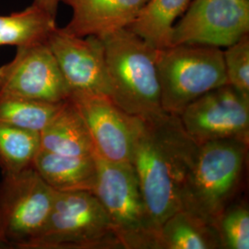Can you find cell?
Wrapping results in <instances>:
<instances>
[{
    "label": "cell",
    "instance_id": "obj_1",
    "mask_svg": "<svg viewBox=\"0 0 249 249\" xmlns=\"http://www.w3.org/2000/svg\"><path fill=\"white\" fill-rule=\"evenodd\" d=\"M198 144L183 127L179 116L162 112L142 118L131 163L154 227L182 210V193L196 158Z\"/></svg>",
    "mask_w": 249,
    "mask_h": 249
},
{
    "label": "cell",
    "instance_id": "obj_2",
    "mask_svg": "<svg viewBox=\"0 0 249 249\" xmlns=\"http://www.w3.org/2000/svg\"><path fill=\"white\" fill-rule=\"evenodd\" d=\"M102 39L109 97L125 113L151 118L164 112L156 67V48L128 29Z\"/></svg>",
    "mask_w": 249,
    "mask_h": 249
},
{
    "label": "cell",
    "instance_id": "obj_3",
    "mask_svg": "<svg viewBox=\"0 0 249 249\" xmlns=\"http://www.w3.org/2000/svg\"><path fill=\"white\" fill-rule=\"evenodd\" d=\"M248 147L235 140L198 145L183 188L182 210L217 228L221 215L238 187Z\"/></svg>",
    "mask_w": 249,
    "mask_h": 249
},
{
    "label": "cell",
    "instance_id": "obj_4",
    "mask_svg": "<svg viewBox=\"0 0 249 249\" xmlns=\"http://www.w3.org/2000/svg\"><path fill=\"white\" fill-rule=\"evenodd\" d=\"M122 249L107 211L90 191L56 192L45 224L25 249Z\"/></svg>",
    "mask_w": 249,
    "mask_h": 249
},
{
    "label": "cell",
    "instance_id": "obj_5",
    "mask_svg": "<svg viewBox=\"0 0 249 249\" xmlns=\"http://www.w3.org/2000/svg\"><path fill=\"white\" fill-rule=\"evenodd\" d=\"M160 106L179 116L186 107L212 89L228 84L223 51L215 46L181 44L156 50Z\"/></svg>",
    "mask_w": 249,
    "mask_h": 249
},
{
    "label": "cell",
    "instance_id": "obj_6",
    "mask_svg": "<svg viewBox=\"0 0 249 249\" xmlns=\"http://www.w3.org/2000/svg\"><path fill=\"white\" fill-rule=\"evenodd\" d=\"M95 157L92 193L110 217L122 249H160L159 231L151 222L132 163Z\"/></svg>",
    "mask_w": 249,
    "mask_h": 249
},
{
    "label": "cell",
    "instance_id": "obj_7",
    "mask_svg": "<svg viewBox=\"0 0 249 249\" xmlns=\"http://www.w3.org/2000/svg\"><path fill=\"white\" fill-rule=\"evenodd\" d=\"M55 191L34 167L3 175L0 183V241L6 249H26L50 213Z\"/></svg>",
    "mask_w": 249,
    "mask_h": 249
},
{
    "label": "cell",
    "instance_id": "obj_8",
    "mask_svg": "<svg viewBox=\"0 0 249 249\" xmlns=\"http://www.w3.org/2000/svg\"><path fill=\"white\" fill-rule=\"evenodd\" d=\"M178 116L187 135L198 145L222 140L249 145V99L229 84L201 95Z\"/></svg>",
    "mask_w": 249,
    "mask_h": 249
},
{
    "label": "cell",
    "instance_id": "obj_9",
    "mask_svg": "<svg viewBox=\"0 0 249 249\" xmlns=\"http://www.w3.org/2000/svg\"><path fill=\"white\" fill-rule=\"evenodd\" d=\"M249 34V0H192L172 28L171 45L228 47Z\"/></svg>",
    "mask_w": 249,
    "mask_h": 249
},
{
    "label": "cell",
    "instance_id": "obj_10",
    "mask_svg": "<svg viewBox=\"0 0 249 249\" xmlns=\"http://www.w3.org/2000/svg\"><path fill=\"white\" fill-rule=\"evenodd\" d=\"M0 92L22 98L62 103L71 89L46 42L18 46L15 57L0 67Z\"/></svg>",
    "mask_w": 249,
    "mask_h": 249
},
{
    "label": "cell",
    "instance_id": "obj_11",
    "mask_svg": "<svg viewBox=\"0 0 249 249\" xmlns=\"http://www.w3.org/2000/svg\"><path fill=\"white\" fill-rule=\"evenodd\" d=\"M69 99L88 126L95 155L109 161L131 163L142 118L125 113L106 94L71 91Z\"/></svg>",
    "mask_w": 249,
    "mask_h": 249
},
{
    "label": "cell",
    "instance_id": "obj_12",
    "mask_svg": "<svg viewBox=\"0 0 249 249\" xmlns=\"http://www.w3.org/2000/svg\"><path fill=\"white\" fill-rule=\"evenodd\" d=\"M46 44L71 91L109 96L105 50L100 37L72 36L55 27L47 37Z\"/></svg>",
    "mask_w": 249,
    "mask_h": 249
},
{
    "label": "cell",
    "instance_id": "obj_13",
    "mask_svg": "<svg viewBox=\"0 0 249 249\" xmlns=\"http://www.w3.org/2000/svg\"><path fill=\"white\" fill-rule=\"evenodd\" d=\"M72 9L62 28L72 36L102 37L129 26L148 0H60Z\"/></svg>",
    "mask_w": 249,
    "mask_h": 249
},
{
    "label": "cell",
    "instance_id": "obj_14",
    "mask_svg": "<svg viewBox=\"0 0 249 249\" xmlns=\"http://www.w3.org/2000/svg\"><path fill=\"white\" fill-rule=\"evenodd\" d=\"M33 167L45 183L56 192L90 191L97 178L95 155L67 156L41 149Z\"/></svg>",
    "mask_w": 249,
    "mask_h": 249
},
{
    "label": "cell",
    "instance_id": "obj_15",
    "mask_svg": "<svg viewBox=\"0 0 249 249\" xmlns=\"http://www.w3.org/2000/svg\"><path fill=\"white\" fill-rule=\"evenodd\" d=\"M41 149L67 156L95 155L88 126L70 99L40 132Z\"/></svg>",
    "mask_w": 249,
    "mask_h": 249
},
{
    "label": "cell",
    "instance_id": "obj_16",
    "mask_svg": "<svg viewBox=\"0 0 249 249\" xmlns=\"http://www.w3.org/2000/svg\"><path fill=\"white\" fill-rule=\"evenodd\" d=\"M160 249H223L217 228L195 214L180 210L162 223Z\"/></svg>",
    "mask_w": 249,
    "mask_h": 249
},
{
    "label": "cell",
    "instance_id": "obj_17",
    "mask_svg": "<svg viewBox=\"0 0 249 249\" xmlns=\"http://www.w3.org/2000/svg\"><path fill=\"white\" fill-rule=\"evenodd\" d=\"M192 0H148L126 29L156 49L171 46L172 28Z\"/></svg>",
    "mask_w": 249,
    "mask_h": 249
},
{
    "label": "cell",
    "instance_id": "obj_18",
    "mask_svg": "<svg viewBox=\"0 0 249 249\" xmlns=\"http://www.w3.org/2000/svg\"><path fill=\"white\" fill-rule=\"evenodd\" d=\"M55 27V18L33 4L23 11L0 16V45L18 47L46 42Z\"/></svg>",
    "mask_w": 249,
    "mask_h": 249
},
{
    "label": "cell",
    "instance_id": "obj_19",
    "mask_svg": "<svg viewBox=\"0 0 249 249\" xmlns=\"http://www.w3.org/2000/svg\"><path fill=\"white\" fill-rule=\"evenodd\" d=\"M40 150V132L0 123V168L3 175L32 167Z\"/></svg>",
    "mask_w": 249,
    "mask_h": 249
},
{
    "label": "cell",
    "instance_id": "obj_20",
    "mask_svg": "<svg viewBox=\"0 0 249 249\" xmlns=\"http://www.w3.org/2000/svg\"><path fill=\"white\" fill-rule=\"evenodd\" d=\"M62 103H47L0 92V123L41 132Z\"/></svg>",
    "mask_w": 249,
    "mask_h": 249
},
{
    "label": "cell",
    "instance_id": "obj_21",
    "mask_svg": "<svg viewBox=\"0 0 249 249\" xmlns=\"http://www.w3.org/2000/svg\"><path fill=\"white\" fill-rule=\"evenodd\" d=\"M217 230L223 249H249V212L243 204L229 205L221 215Z\"/></svg>",
    "mask_w": 249,
    "mask_h": 249
},
{
    "label": "cell",
    "instance_id": "obj_22",
    "mask_svg": "<svg viewBox=\"0 0 249 249\" xmlns=\"http://www.w3.org/2000/svg\"><path fill=\"white\" fill-rule=\"evenodd\" d=\"M227 83L249 99V35L223 51Z\"/></svg>",
    "mask_w": 249,
    "mask_h": 249
},
{
    "label": "cell",
    "instance_id": "obj_23",
    "mask_svg": "<svg viewBox=\"0 0 249 249\" xmlns=\"http://www.w3.org/2000/svg\"><path fill=\"white\" fill-rule=\"evenodd\" d=\"M59 1L60 0H35L33 4L39 7L40 9H44L47 13L55 18Z\"/></svg>",
    "mask_w": 249,
    "mask_h": 249
},
{
    "label": "cell",
    "instance_id": "obj_24",
    "mask_svg": "<svg viewBox=\"0 0 249 249\" xmlns=\"http://www.w3.org/2000/svg\"><path fill=\"white\" fill-rule=\"evenodd\" d=\"M0 249H6V248H5V246L3 245V243H2L1 241H0Z\"/></svg>",
    "mask_w": 249,
    "mask_h": 249
}]
</instances>
